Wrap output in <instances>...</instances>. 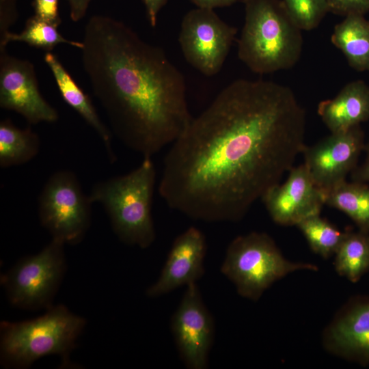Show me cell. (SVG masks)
I'll use <instances>...</instances> for the list:
<instances>
[{"mask_svg":"<svg viewBox=\"0 0 369 369\" xmlns=\"http://www.w3.org/2000/svg\"><path fill=\"white\" fill-rule=\"evenodd\" d=\"M305 126L289 87L235 80L171 144L159 195L190 219L238 221L294 167Z\"/></svg>","mask_w":369,"mask_h":369,"instance_id":"1","label":"cell"},{"mask_svg":"<svg viewBox=\"0 0 369 369\" xmlns=\"http://www.w3.org/2000/svg\"><path fill=\"white\" fill-rule=\"evenodd\" d=\"M82 42L84 70L119 139L143 157L171 145L193 117L184 77L164 50L102 15L88 20Z\"/></svg>","mask_w":369,"mask_h":369,"instance_id":"2","label":"cell"},{"mask_svg":"<svg viewBox=\"0 0 369 369\" xmlns=\"http://www.w3.org/2000/svg\"><path fill=\"white\" fill-rule=\"evenodd\" d=\"M245 23L238 41L239 59L253 72L292 68L303 48L302 29L282 0H242Z\"/></svg>","mask_w":369,"mask_h":369,"instance_id":"3","label":"cell"},{"mask_svg":"<svg viewBox=\"0 0 369 369\" xmlns=\"http://www.w3.org/2000/svg\"><path fill=\"white\" fill-rule=\"evenodd\" d=\"M155 182L152 157H143L137 168L96 183L89 195L92 202L102 204L113 232L127 245L146 249L156 238L152 217Z\"/></svg>","mask_w":369,"mask_h":369,"instance_id":"4","label":"cell"},{"mask_svg":"<svg viewBox=\"0 0 369 369\" xmlns=\"http://www.w3.org/2000/svg\"><path fill=\"white\" fill-rule=\"evenodd\" d=\"M42 316L21 321H2L0 357L6 368H25L48 355H59L62 366L69 356L86 324L85 320L64 305H52Z\"/></svg>","mask_w":369,"mask_h":369,"instance_id":"5","label":"cell"},{"mask_svg":"<svg viewBox=\"0 0 369 369\" xmlns=\"http://www.w3.org/2000/svg\"><path fill=\"white\" fill-rule=\"evenodd\" d=\"M298 270L317 271V266L286 259L270 236L252 232L233 239L228 246L221 272L238 294L256 301L274 282Z\"/></svg>","mask_w":369,"mask_h":369,"instance_id":"6","label":"cell"},{"mask_svg":"<svg viewBox=\"0 0 369 369\" xmlns=\"http://www.w3.org/2000/svg\"><path fill=\"white\" fill-rule=\"evenodd\" d=\"M92 203L73 172H56L49 178L39 196L40 223L52 238L77 244L90 228Z\"/></svg>","mask_w":369,"mask_h":369,"instance_id":"7","label":"cell"},{"mask_svg":"<svg viewBox=\"0 0 369 369\" xmlns=\"http://www.w3.org/2000/svg\"><path fill=\"white\" fill-rule=\"evenodd\" d=\"M64 245L52 238L39 253L21 259L1 277L12 305L25 310L53 305L66 269Z\"/></svg>","mask_w":369,"mask_h":369,"instance_id":"8","label":"cell"},{"mask_svg":"<svg viewBox=\"0 0 369 369\" xmlns=\"http://www.w3.org/2000/svg\"><path fill=\"white\" fill-rule=\"evenodd\" d=\"M236 33L214 10L196 8L184 16L178 42L187 62L212 77L222 68Z\"/></svg>","mask_w":369,"mask_h":369,"instance_id":"9","label":"cell"},{"mask_svg":"<svg viewBox=\"0 0 369 369\" xmlns=\"http://www.w3.org/2000/svg\"><path fill=\"white\" fill-rule=\"evenodd\" d=\"M171 329L185 366L189 369L206 368L215 327L196 283L186 286L172 318Z\"/></svg>","mask_w":369,"mask_h":369,"instance_id":"10","label":"cell"},{"mask_svg":"<svg viewBox=\"0 0 369 369\" xmlns=\"http://www.w3.org/2000/svg\"><path fill=\"white\" fill-rule=\"evenodd\" d=\"M0 107L17 112L30 124L54 122L59 118L40 92L33 64L5 49L0 51Z\"/></svg>","mask_w":369,"mask_h":369,"instance_id":"11","label":"cell"},{"mask_svg":"<svg viewBox=\"0 0 369 369\" xmlns=\"http://www.w3.org/2000/svg\"><path fill=\"white\" fill-rule=\"evenodd\" d=\"M364 133L360 126L331 135L303 151L304 165L316 184L322 190L345 180L355 168L364 149Z\"/></svg>","mask_w":369,"mask_h":369,"instance_id":"12","label":"cell"},{"mask_svg":"<svg viewBox=\"0 0 369 369\" xmlns=\"http://www.w3.org/2000/svg\"><path fill=\"white\" fill-rule=\"evenodd\" d=\"M283 184L271 187L261 200L271 219L282 226H297L303 219L319 215L325 205L323 190L303 164L293 167Z\"/></svg>","mask_w":369,"mask_h":369,"instance_id":"13","label":"cell"},{"mask_svg":"<svg viewBox=\"0 0 369 369\" xmlns=\"http://www.w3.org/2000/svg\"><path fill=\"white\" fill-rule=\"evenodd\" d=\"M206 241L204 233L191 226L174 241L161 273L146 292L155 298L178 288L196 283L204 273Z\"/></svg>","mask_w":369,"mask_h":369,"instance_id":"14","label":"cell"},{"mask_svg":"<svg viewBox=\"0 0 369 369\" xmlns=\"http://www.w3.org/2000/svg\"><path fill=\"white\" fill-rule=\"evenodd\" d=\"M323 344L329 353L369 364V298L354 297L337 313L325 329Z\"/></svg>","mask_w":369,"mask_h":369,"instance_id":"15","label":"cell"},{"mask_svg":"<svg viewBox=\"0 0 369 369\" xmlns=\"http://www.w3.org/2000/svg\"><path fill=\"white\" fill-rule=\"evenodd\" d=\"M317 112L331 133L359 126L369 120V86L361 80L351 81L333 98L321 101Z\"/></svg>","mask_w":369,"mask_h":369,"instance_id":"16","label":"cell"},{"mask_svg":"<svg viewBox=\"0 0 369 369\" xmlns=\"http://www.w3.org/2000/svg\"><path fill=\"white\" fill-rule=\"evenodd\" d=\"M44 59L53 73L64 100L94 129L105 144L109 158L113 161L115 155L111 149L110 131L100 119L89 96L76 83L55 54L51 51L46 52Z\"/></svg>","mask_w":369,"mask_h":369,"instance_id":"17","label":"cell"},{"mask_svg":"<svg viewBox=\"0 0 369 369\" xmlns=\"http://www.w3.org/2000/svg\"><path fill=\"white\" fill-rule=\"evenodd\" d=\"M331 41L342 52L351 68L369 71V20L364 15L345 16L334 27Z\"/></svg>","mask_w":369,"mask_h":369,"instance_id":"18","label":"cell"},{"mask_svg":"<svg viewBox=\"0 0 369 369\" xmlns=\"http://www.w3.org/2000/svg\"><path fill=\"white\" fill-rule=\"evenodd\" d=\"M325 204L347 215L360 230L369 232V187L343 180L323 190Z\"/></svg>","mask_w":369,"mask_h":369,"instance_id":"19","label":"cell"},{"mask_svg":"<svg viewBox=\"0 0 369 369\" xmlns=\"http://www.w3.org/2000/svg\"><path fill=\"white\" fill-rule=\"evenodd\" d=\"M40 141L30 128H19L10 120L0 122V166L3 168L28 162L39 152Z\"/></svg>","mask_w":369,"mask_h":369,"instance_id":"20","label":"cell"},{"mask_svg":"<svg viewBox=\"0 0 369 369\" xmlns=\"http://www.w3.org/2000/svg\"><path fill=\"white\" fill-rule=\"evenodd\" d=\"M337 273L356 282L369 269V232H347L335 253Z\"/></svg>","mask_w":369,"mask_h":369,"instance_id":"21","label":"cell"},{"mask_svg":"<svg viewBox=\"0 0 369 369\" xmlns=\"http://www.w3.org/2000/svg\"><path fill=\"white\" fill-rule=\"evenodd\" d=\"M10 42H23L31 46L51 51L59 44L65 43L81 49L83 42L69 40L58 31L57 26L38 18L35 15L26 21L24 29L19 33L9 32L0 40V51L5 50Z\"/></svg>","mask_w":369,"mask_h":369,"instance_id":"22","label":"cell"},{"mask_svg":"<svg viewBox=\"0 0 369 369\" xmlns=\"http://www.w3.org/2000/svg\"><path fill=\"white\" fill-rule=\"evenodd\" d=\"M297 226L312 250L324 258L335 254L346 233L320 217V214L303 219Z\"/></svg>","mask_w":369,"mask_h":369,"instance_id":"23","label":"cell"},{"mask_svg":"<svg viewBox=\"0 0 369 369\" xmlns=\"http://www.w3.org/2000/svg\"><path fill=\"white\" fill-rule=\"evenodd\" d=\"M302 30L317 27L328 12L327 0H282Z\"/></svg>","mask_w":369,"mask_h":369,"instance_id":"24","label":"cell"},{"mask_svg":"<svg viewBox=\"0 0 369 369\" xmlns=\"http://www.w3.org/2000/svg\"><path fill=\"white\" fill-rule=\"evenodd\" d=\"M327 3L329 12L344 17L369 12V0H327Z\"/></svg>","mask_w":369,"mask_h":369,"instance_id":"25","label":"cell"},{"mask_svg":"<svg viewBox=\"0 0 369 369\" xmlns=\"http://www.w3.org/2000/svg\"><path fill=\"white\" fill-rule=\"evenodd\" d=\"M58 4L59 0H33L34 15L58 27L61 23Z\"/></svg>","mask_w":369,"mask_h":369,"instance_id":"26","label":"cell"},{"mask_svg":"<svg viewBox=\"0 0 369 369\" xmlns=\"http://www.w3.org/2000/svg\"><path fill=\"white\" fill-rule=\"evenodd\" d=\"M16 0H0V40L17 19Z\"/></svg>","mask_w":369,"mask_h":369,"instance_id":"27","label":"cell"},{"mask_svg":"<svg viewBox=\"0 0 369 369\" xmlns=\"http://www.w3.org/2000/svg\"><path fill=\"white\" fill-rule=\"evenodd\" d=\"M167 1V0H143L147 18L151 27H154L156 25L158 14Z\"/></svg>","mask_w":369,"mask_h":369,"instance_id":"28","label":"cell"},{"mask_svg":"<svg viewBox=\"0 0 369 369\" xmlns=\"http://www.w3.org/2000/svg\"><path fill=\"white\" fill-rule=\"evenodd\" d=\"M69 8L70 16L72 21L81 20L86 14L91 0H66Z\"/></svg>","mask_w":369,"mask_h":369,"instance_id":"29","label":"cell"},{"mask_svg":"<svg viewBox=\"0 0 369 369\" xmlns=\"http://www.w3.org/2000/svg\"><path fill=\"white\" fill-rule=\"evenodd\" d=\"M197 8L214 10L232 5L238 0H190Z\"/></svg>","mask_w":369,"mask_h":369,"instance_id":"30","label":"cell"},{"mask_svg":"<svg viewBox=\"0 0 369 369\" xmlns=\"http://www.w3.org/2000/svg\"><path fill=\"white\" fill-rule=\"evenodd\" d=\"M366 152V158L364 163L353 173V177L357 182H369V142L364 148Z\"/></svg>","mask_w":369,"mask_h":369,"instance_id":"31","label":"cell"}]
</instances>
